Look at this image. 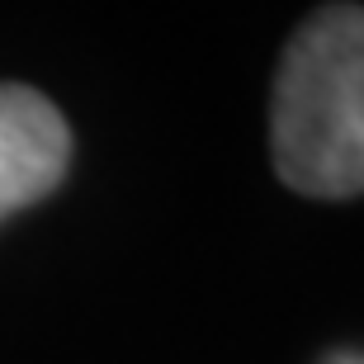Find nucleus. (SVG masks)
I'll return each mask as SVG.
<instances>
[{
    "label": "nucleus",
    "mask_w": 364,
    "mask_h": 364,
    "mask_svg": "<svg viewBox=\"0 0 364 364\" xmlns=\"http://www.w3.org/2000/svg\"><path fill=\"white\" fill-rule=\"evenodd\" d=\"M71 166V128L33 85L0 81V223L48 199Z\"/></svg>",
    "instance_id": "nucleus-2"
},
{
    "label": "nucleus",
    "mask_w": 364,
    "mask_h": 364,
    "mask_svg": "<svg viewBox=\"0 0 364 364\" xmlns=\"http://www.w3.org/2000/svg\"><path fill=\"white\" fill-rule=\"evenodd\" d=\"M270 156L284 185L308 199L364 194V5H322L284 43Z\"/></svg>",
    "instance_id": "nucleus-1"
}]
</instances>
